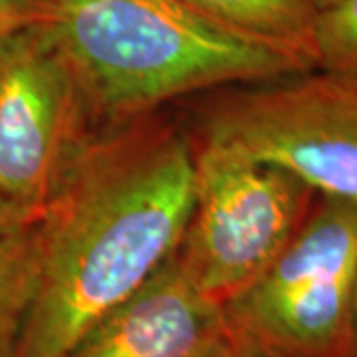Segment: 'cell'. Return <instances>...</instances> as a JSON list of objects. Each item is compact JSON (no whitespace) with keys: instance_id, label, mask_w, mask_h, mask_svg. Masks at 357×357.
I'll use <instances>...</instances> for the list:
<instances>
[{"instance_id":"7","label":"cell","mask_w":357,"mask_h":357,"mask_svg":"<svg viewBox=\"0 0 357 357\" xmlns=\"http://www.w3.org/2000/svg\"><path fill=\"white\" fill-rule=\"evenodd\" d=\"M225 330L222 306L187 278L173 252L66 357H192Z\"/></svg>"},{"instance_id":"16","label":"cell","mask_w":357,"mask_h":357,"mask_svg":"<svg viewBox=\"0 0 357 357\" xmlns=\"http://www.w3.org/2000/svg\"><path fill=\"white\" fill-rule=\"evenodd\" d=\"M6 30H8V28H0V34H2V32H6Z\"/></svg>"},{"instance_id":"11","label":"cell","mask_w":357,"mask_h":357,"mask_svg":"<svg viewBox=\"0 0 357 357\" xmlns=\"http://www.w3.org/2000/svg\"><path fill=\"white\" fill-rule=\"evenodd\" d=\"M192 357H268L260 351H256L252 347L244 345L243 342H238L236 337H232L229 330H225V333L217 337L213 344H208L204 349H201L197 356Z\"/></svg>"},{"instance_id":"1","label":"cell","mask_w":357,"mask_h":357,"mask_svg":"<svg viewBox=\"0 0 357 357\" xmlns=\"http://www.w3.org/2000/svg\"><path fill=\"white\" fill-rule=\"evenodd\" d=\"M195 141L141 117L96 133L38 217L40 272L16 357H66L177 250Z\"/></svg>"},{"instance_id":"3","label":"cell","mask_w":357,"mask_h":357,"mask_svg":"<svg viewBox=\"0 0 357 357\" xmlns=\"http://www.w3.org/2000/svg\"><path fill=\"white\" fill-rule=\"evenodd\" d=\"M357 203L319 197L274 262L222 304L227 330L268 357H349Z\"/></svg>"},{"instance_id":"5","label":"cell","mask_w":357,"mask_h":357,"mask_svg":"<svg viewBox=\"0 0 357 357\" xmlns=\"http://www.w3.org/2000/svg\"><path fill=\"white\" fill-rule=\"evenodd\" d=\"M250 86L208 107L199 141L357 203V76L316 68Z\"/></svg>"},{"instance_id":"6","label":"cell","mask_w":357,"mask_h":357,"mask_svg":"<svg viewBox=\"0 0 357 357\" xmlns=\"http://www.w3.org/2000/svg\"><path fill=\"white\" fill-rule=\"evenodd\" d=\"M72 66L38 20L0 34V192L40 215L98 133Z\"/></svg>"},{"instance_id":"9","label":"cell","mask_w":357,"mask_h":357,"mask_svg":"<svg viewBox=\"0 0 357 357\" xmlns=\"http://www.w3.org/2000/svg\"><path fill=\"white\" fill-rule=\"evenodd\" d=\"M40 272L38 218L0 234V357H16Z\"/></svg>"},{"instance_id":"4","label":"cell","mask_w":357,"mask_h":357,"mask_svg":"<svg viewBox=\"0 0 357 357\" xmlns=\"http://www.w3.org/2000/svg\"><path fill=\"white\" fill-rule=\"evenodd\" d=\"M318 195L280 167L195 143V201L175 258L220 306L266 270Z\"/></svg>"},{"instance_id":"2","label":"cell","mask_w":357,"mask_h":357,"mask_svg":"<svg viewBox=\"0 0 357 357\" xmlns=\"http://www.w3.org/2000/svg\"><path fill=\"white\" fill-rule=\"evenodd\" d=\"M96 121L121 126L217 86L316 70L298 54L208 20L183 0H34Z\"/></svg>"},{"instance_id":"8","label":"cell","mask_w":357,"mask_h":357,"mask_svg":"<svg viewBox=\"0 0 357 357\" xmlns=\"http://www.w3.org/2000/svg\"><path fill=\"white\" fill-rule=\"evenodd\" d=\"M217 24L298 54L316 68L312 0H183Z\"/></svg>"},{"instance_id":"10","label":"cell","mask_w":357,"mask_h":357,"mask_svg":"<svg viewBox=\"0 0 357 357\" xmlns=\"http://www.w3.org/2000/svg\"><path fill=\"white\" fill-rule=\"evenodd\" d=\"M314 52L319 70L357 76V0H337L319 10Z\"/></svg>"},{"instance_id":"13","label":"cell","mask_w":357,"mask_h":357,"mask_svg":"<svg viewBox=\"0 0 357 357\" xmlns=\"http://www.w3.org/2000/svg\"><path fill=\"white\" fill-rule=\"evenodd\" d=\"M40 215H32L26 208L14 204L13 201H8L2 192H0V234H6L10 230L22 227L26 222L38 218Z\"/></svg>"},{"instance_id":"15","label":"cell","mask_w":357,"mask_h":357,"mask_svg":"<svg viewBox=\"0 0 357 357\" xmlns=\"http://www.w3.org/2000/svg\"><path fill=\"white\" fill-rule=\"evenodd\" d=\"M312 2L316 4L318 10H326V8H330L333 2H337V0H312Z\"/></svg>"},{"instance_id":"12","label":"cell","mask_w":357,"mask_h":357,"mask_svg":"<svg viewBox=\"0 0 357 357\" xmlns=\"http://www.w3.org/2000/svg\"><path fill=\"white\" fill-rule=\"evenodd\" d=\"M36 20L34 0H0V28H14Z\"/></svg>"},{"instance_id":"14","label":"cell","mask_w":357,"mask_h":357,"mask_svg":"<svg viewBox=\"0 0 357 357\" xmlns=\"http://www.w3.org/2000/svg\"><path fill=\"white\" fill-rule=\"evenodd\" d=\"M349 357H357V282L354 296V314H351V340H349Z\"/></svg>"}]
</instances>
